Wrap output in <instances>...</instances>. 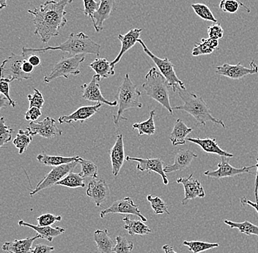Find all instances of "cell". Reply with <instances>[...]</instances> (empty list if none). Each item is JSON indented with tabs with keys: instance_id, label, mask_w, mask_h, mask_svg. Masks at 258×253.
Here are the masks:
<instances>
[{
	"instance_id": "34",
	"label": "cell",
	"mask_w": 258,
	"mask_h": 253,
	"mask_svg": "<svg viewBox=\"0 0 258 253\" xmlns=\"http://www.w3.org/2000/svg\"><path fill=\"white\" fill-rule=\"evenodd\" d=\"M33 136L28 130H19V133L16 135L15 139L14 140V146L19 149V154H24L27 151V148L30 146L32 141Z\"/></svg>"
},
{
	"instance_id": "11",
	"label": "cell",
	"mask_w": 258,
	"mask_h": 253,
	"mask_svg": "<svg viewBox=\"0 0 258 253\" xmlns=\"http://www.w3.org/2000/svg\"><path fill=\"white\" fill-rule=\"evenodd\" d=\"M216 72L222 76L227 77L231 79L239 80L248 75H253L258 72L257 64L251 61L250 68L242 65L241 62L236 64L225 63L217 67Z\"/></svg>"
},
{
	"instance_id": "33",
	"label": "cell",
	"mask_w": 258,
	"mask_h": 253,
	"mask_svg": "<svg viewBox=\"0 0 258 253\" xmlns=\"http://www.w3.org/2000/svg\"><path fill=\"white\" fill-rule=\"evenodd\" d=\"M156 111H150V117L148 119L140 123H135L132 125L134 130L137 129L139 131V135H152L156 133V126H155L154 116Z\"/></svg>"
},
{
	"instance_id": "9",
	"label": "cell",
	"mask_w": 258,
	"mask_h": 253,
	"mask_svg": "<svg viewBox=\"0 0 258 253\" xmlns=\"http://www.w3.org/2000/svg\"><path fill=\"white\" fill-rule=\"evenodd\" d=\"M78 163L79 159L71 163L53 167L51 172L38 184L35 189L31 191L30 196L32 197L42 190L51 188L53 185H56L57 182L62 180L68 174L72 173Z\"/></svg>"
},
{
	"instance_id": "51",
	"label": "cell",
	"mask_w": 258,
	"mask_h": 253,
	"mask_svg": "<svg viewBox=\"0 0 258 253\" xmlns=\"http://www.w3.org/2000/svg\"><path fill=\"white\" fill-rule=\"evenodd\" d=\"M241 204L242 206H250L254 208V210L258 213V203L252 202V201L248 200L246 197L242 198L241 199Z\"/></svg>"
},
{
	"instance_id": "25",
	"label": "cell",
	"mask_w": 258,
	"mask_h": 253,
	"mask_svg": "<svg viewBox=\"0 0 258 253\" xmlns=\"http://www.w3.org/2000/svg\"><path fill=\"white\" fill-rule=\"evenodd\" d=\"M19 226L28 227V228L35 230L38 234L40 235L41 238L47 240L49 242H51L54 238L62 234L66 231L64 228H59V227L53 228L51 226H40V225H35L33 224L29 223V222L24 221L22 220H19Z\"/></svg>"
},
{
	"instance_id": "5",
	"label": "cell",
	"mask_w": 258,
	"mask_h": 253,
	"mask_svg": "<svg viewBox=\"0 0 258 253\" xmlns=\"http://www.w3.org/2000/svg\"><path fill=\"white\" fill-rule=\"evenodd\" d=\"M169 87L168 82L156 67L151 68L145 75V82L143 85V88L146 95L160 103L171 115H173V109L169 101Z\"/></svg>"
},
{
	"instance_id": "22",
	"label": "cell",
	"mask_w": 258,
	"mask_h": 253,
	"mask_svg": "<svg viewBox=\"0 0 258 253\" xmlns=\"http://www.w3.org/2000/svg\"><path fill=\"white\" fill-rule=\"evenodd\" d=\"M142 32H143L142 29L136 28L132 29L130 31L127 32L125 35L119 34L117 38L121 42V49L118 55L112 62V64L114 67L116 64L120 62L124 54L129 51L131 48L135 46V43H137V40L140 39Z\"/></svg>"
},
{
	"instance_id": "27",
	"label": "cell",
	"mask_w": 258,
	"mask_h": 253,
	"mask_svg": "<svg viewBox=\"0 0 258 253\" xmlns=\"http://www.w3.org/2000/svg\"><path fill=\"white\" fill-rule=\"evenodd\" d=\"M192 131L193 129L187 126L181 119H177L169 136V140L173 146L184 145L187 141V136Z\"/></svg>"
},
{
	"instance_id": "24",
	"label": "cell",
	"mask_w": 258,
	"mask_h": 253,
	"mask_svg": "<svg viewBox=\"0 0 258 253\" xmlns=\"http://www.w3.org/2000/svg\"><path fill=\"white\" fill-rule=\"evenodd\" d=\"M38 238H41V236L37 234L32 238L27 237L23 239L7 241L3 244V249L7 253H32V244Z\"/></svg>"
},
{
	"instance_id": "57",
	"label": "cell",
	"mask_w": 258,
	"mask_h": 253,
	"mask_svg": "<svg viewBox=\"0 0 258 253\" xmlns=\"http://www.w3.org/2000/svg\"><path fill=\"white\" fill-rule=\"evenodd\" d=\"M238 2H239L240 3H241V6L242 7L244 8L245 10H246V11H247L248 13H250V10L249 8L248 7H246L245 5H243V3H242V2L240 1V0H238Z\"/></svg>"
},
{
	"instance_id": "29",
	"label": "cell",
	"mask_w": 258,
	"mask_h": 253,
	"mask_svg": "<svg viewBox=\"0 0 258 253\" xmlns=\"http://www.w3.org/2000/svg\"><path fill=\"white\" fill-rule=\"evenodd\" d=\"M124 222L125 225L123 228L128 231V234L131 236L133 235H140V236H144V235L148 234L151 233L152 230L150 229L148 225H145L143 220H134L128 217H124Z\"/></svg>"
},
{
	"instance_id": "28",
	"label": "cell",
	"mask_w": 258,
	"mask_h": 253,
	"mask_svg": "<svg viewBox=\"0 0 258 253\" xmlns=\"http://www.w3.org/2000/svg\"><path fill=\"white\" fill-rule=\"evenodd\" d=\"M80 156H72V157H64L62 155H48V154H41L37 156V159L40 163L43 164L46 166L56 167L64 164L71 163L74 161L78 160Z\"/></svg>"
},
{
	"instance_id": "43",
	"label": "cell",
	"mask_w": 258,
	"mask_h": 253,
	"mask_svg": "<svg viewBox=\"0 0 258 253\" xmlns=\"http://www.w3.org/2000/svg\"><path fill=\"white\" fill-rule=\"evenodd\" d=\"M241 3L238 0H222L219 8L223 12L235 14L239 10Z\"/></svg>"
},
{
	"instance_id": "8",
	"label": "cell",
	"mask_w": 258,
	"mask_h": 253,
	"mask_svg": "<svg viewBox=\"0 0 258 253\" xmlns=\"http://www.w3.org/2000/svg\"><path fill=\"white\" fill-rule=\"evenodd\" d=\"M26 59L22 54L18 55L12 53L1 64V78H6L11 82L30 79V75L22 70V65Z\"/></svg>"
},
{
	"instance_id": "56",
	"label": "cell",
	"mask_w": 258,
	"mask_h": 253,
	"mask_svg": "<svg viewBox=\"0 0 258 253\" xmlns=\"http://www.w3.org/2000/svg\"><path fill=\"white\" fill-rule=\"evenodd\" d=\"M8 0H0V9L3 10L8 6Z\"/></svg>"
},
{
	"instance_id": "55",
	"label": "cell",
	"mask_w": 258,
	"mask_h": 253,
	"mask_svg": "<svg viewBox=\"0 0 258 253\" xmlns=\"http://www.w3.org/2000/svg\"><path fill=\"white\" fill-rule=\"evenodd\" d=\"M162 249L164 251V253H177L174 250L173 246L169 245V244H165L163 246Z\"/></svg>"
},
{
	"instance_id": "44",
	"label": "cell",
	"mask_w": 258,
	"mask_h": 253,
	"mask_svg": "<svg viewBox=\"0 0 258 253\" xmlns=\"http://www.w3.org/2000/svg\"><path fill=\"white\" fill-rule=\"evenodd\" d=\"M62 217L60 215L54 216L52 214H43L37 218L38 225L40 226H51L56 222H60Z\"/></svg>"
},
{
	"instance_id": "4",
	"label": "cell",
	"mask_w": 258,
	"mask_h": 253,
	"mask_svg": "<svg viewBox=\"0 0 258 253\" xmlns=\"http://www.w3.org/2000/svg\"><path fill=\"white\" fill-rule=\"evenodd\" d=\"M142 93L138 87L131 80L129 74L126 73L122 80V85L117 88L116 95L117 102V112L113 116L114 122L118 125L120 120H128L123 117L124 112L131 109H141L143 103L140 102Z\"/></svg>"
},
{
	"instance_id": "47",
	"label": "cell",
	"mask_w": 258,
	"mask_h": 253,
	"mask_svg": "<svg viewBox=\"0 0 258 253\" xmlns=\"http://www.w3.org/2000/svg\"><path fill=\"white\" fill-rule=\"evenodd\" d=\"M10 82L7 80L3 79L1 78V83H0V91H1V94L4 95L5 97L8 98V101L10 102V106H12L13 108H15L17 103L15 101L12 99L10 96Z\"/></svg>"
},
{
	"instance_id": "12",
	"label": "cell",
	"mask_w": 258,
	"mask_h": 253,
	"mask_svg": "<svg viewBox=\"0 0 258 253\" xmlns=\"http://www.w3.org/2000/svg\"><path fill=\"white\" fill-rule=\"evenodd\" d=\"M229 159H230V157H222L221 162L217 165V170L213 171V172H211V171L205 172V175L209 178L219 179H219L226 178V177L241 175L242 174H252L250 170L257 167V164L249 167H235L230 165Z\"/></svg>"
},
{
	"instance_id": "41",
	"label": "cell",
	"mask_w": 258,
	"mask_h": 253,
	"mask_svg": "<svg viewBox=\"0 0 258 253\" xmlns=\"http://www.w3.org/2000/svg\"><path fill=\"white\" fill-rule=\"evenodd\" d=\"M13 132L14 130L7 126L5 123V117H2L0 119V146L1 147L11 141Z\"/></svg>"
},
{
	"instance_id": "49",
	"label": "cell",
	"mask_w": 258,
	"mask_h": 253,
	"mask_svg": "<svg viewBox=\"0 0 258 253\" xmlns=\"http://www.w3.org/2000/svg\"><path fill=\"white\" fill-rule=\"evenodd\" d=\"M54 250V246L46 245V244H38L32 250V253H51Z\"/></svg>"
},
{
	"instance_id": "10",
	"label": "cell",
	"mask_w": 258,
	"mask_h": 253,
	"mask_svg": "<svg viewBox=\"0 0 258 253\" xmlns=\"http://www.w3.org/2000/svg\"><path fill=\"white\" fill-rule=\"evenodd\" d=\"M109 214H132L140 217L143 222H146L147 218L142 214L138 206L135 204L130 197H125L122 199L114 201L112 205L100 212L101 218Z\"/></svg>"
},
{
	"instance_id": "37",
	"label": "cell",
	"mask_w": 258,
	"mask_h": 253,
	"mask_svg": "<svg viewBox=\"0 0 258 253\" xmlns=\"http://www.w3.org/2000/svg\"><path fill=\"white\" fill-rule=\"evenodd\" d=\"M183 245L188 246V249L193 253H200L219 247V243L205 242L201 241H183Z\"/></svg>"
},
{
	"instance_id": "26",
	"label": "cell",
	"mask_w": 258,
	"mask_h": 253,
	"mask_svg": "<svg viewBox=\"0 0 258 253\" xmlns=\"http://www.w3.org/2000/svg\"><path fill=\"white\" fill-rule=\"evenodd\" d=\"M95 242L100 253H114V247L116 245V239H113L109 235L107 229L96 230L93 233Z\"/></svg>"
},
{
	"instance_id": "52",
	"label": "cell",
	"mask_w": 258,
	"mask_h": 253,
	"mask_svg": "<svg viewBox=\"0 0 258 253\" xmlns=\"http://www.w3.org/2000/svg\"><path fill=\"white\" fill-rule=\"evenodd\" d=\"M34 66L32 64H30V62L27 61V59H26L24 61L23 65H22V70L27 75H30L31 74L32 71L34 70Z\"/></svg>"
},
{
	"instance_id": "50",
	"label": "cell",
	"mask_w": 258,
	"mask_h": 253,
	"mask_svg": "<svg viewBox=\"0 0 258 253\" xmlns=\"http://www.w3.org/2000/svg\"><path fill=\"white\" fill-rule=\"evenodd\" d=\"M27 59L34 67H38V66L41 64V59H40V56L37 55L36 54H30Z\"/></svg>"
},
{
	"instance_id": "40",
	"label": "cell",
	"mask_w": 258,
	"mask_h": 253,
	"mask_svg": "<svg viewBox=\"0 0 258 253\" xmlns=\"http://www.w3.org/2000/svg\"><path fill=\"white\" fill-rule=\"evenodd\" d=\"M134 249V243L125 237L117 236L116 237V245L114 247V253H132Z\"/></svg>"
},
{
	"instance_id": "32",
	"label": "cell",
	"mask_w": 258,
	"mask_h": 253,
	"mask_svg": "<svg viewBox=\"0 0 258 253\" xmlns=\"http://www.w3.org/2000/svg\"><path fill=\"white\" fill-rule=\"evenodd\" d=\"M224 222L226 225H229L230 228H236L241 232V233L247 235V236H258V226L253 225L251 222L245 220L244 222H236L231 221V220H225Z\"/></svg>"
},
{
	"instance_id": "54",
	"label": "cell",
	"mask_w": 258,
	"mask_h": 253,
	"mask_svg": "<svg viewBox=\"0 0 258 253\" xmlns=\"http://www.w3.org/2000/svg\"><path fill=\"white\" fill-rule=\"evenodd\" d=\"M10 106V102L8 98L2 94L0 95V109H3L6 106Z\"/></svg>"
},
{
	"instance_id": "14",
	"label": "cell",
	"mask_w": 258,
	"mask_h": 253,
	"mask_svg": "<svg viewBox=\"0 0 258 253\" xmlns=\"http://www.w3.org/2000/svg\"><path fill=\"white\" fill-rule=\"evenodd\" d=\"M101 79L102 78L96 74L93 75L91 80L88 83L82 85L81 87L82 90V98L86 101H90V102L104 103V104L112 106V107L117 106V101L110 102L103 96L99 85Z\"/></svg>"
},
{
	"instance_id": "17",
	"label": "cell",
	"mask_w": 258,
	"mask_h": 253,
	"mask_svg": "<svg viewBox=\"0 0 258 253\" xmlns=\"http://www.w3.org/2000/svg\"><path fill=\"white\" fill-rule=\"evenodd\" d=\"M86 193L87 196L91 198L98 207L109 197V188L104 180L93 179L88 183Z\"/></svg>"
},
{
	"instance_id": "31",
	"label": "cell",
	"mask_w": 258,
	"mask_h": 253,
	"mask_svg": "<svg viewBox=\"0 0 258 253\" xmlns=\"http://www.w3.org/2000/svg\"><path fill=\"white\" fill-rule=\"evenodd\" d=\"M219 47V40L213 38H203L201 43H195L192 49V56L207 55L214 52Z\"/></svg>"
},
{
	"instance_id": "42",
	"label": "cell",
	"mask_w": 258,
	"mask_h": 253,
	"mask_svg": "<svg viewBox=\"0 0 258 253\" xmlns=\"http://www.w3.org/2000/svg\"><path fill=\"white\" fill-rule=\"evenodd\" d=\"M27 99L30 102V107H36L41 109L43 107L45 101L43 95L39 90L34 89L33 94L27 95Z\"/></svg>"
},
{
	"instance_id": "16",
	"label": "cell",
	"mask_w": 258,
	"mask_h": 253,
	"mask_svg": "<svg viewBox=\"0 0 258 253\" xmlns=\"http://www.w3.org/2000/svg\"><path fill=\"white\" fill-rule=\"evenodd\" d=\"M176 182L183 185L184 188L185 197L182 200V204L183 206L191 200L206 197V192L203 185L198 180L193 178V174L188 177L177 179Z\"/></svg>"
},
{
	"instance_id": "7",
	"label": "cell",
	"mask_w": 258,
	"mask_h": 253,
	"mask_svg": "<svg viewBox=\"0 0 258 253\" xmlns=\"http://www.w3.org/2000/svg\"><path fill=\"white\" fill-rule=\"evenodd\" d=\"M137 43L141 45L143 48V51L151 59L153 62L156 64V67L159 68V71L164 75V78L168 82L169 87L172 89L174 93H176L177 87H180V88L184 89L185 87L183 82L177 77L176 72L175 71V67L174 64L172 63L170 60L167 58L161 59L159 56H156L150 51L149 48L147 47L146 45L142 39L137 40Z\"/></svg>"
},
{
	"instance_id": "18",
	"label": "cell",
	"mask_w": 258,
	"mask_h": 253,
	"mask_svg": "<svg viewBox=\"0 0 258 253\" xmlns=\"http://www.w3.org/2000/svg\"><path fill=\"white\" fill-rule=\"evenodd\" d=\"M101 106H102V103H98L96 105H93V106H82L70 115H63L59 117L58 121L60 124L66 123L72 125V122H80L82 123L98 113Z\"/></svg>"
},
{
	"instance_id": "36",
	"label": "cell",
	"mask_w": 258,
	"mask_h": 253,
	"mask_svg": "<svg viewBox=\"0 0 258 253\" xmlns=\"http://www.w3.org/2000/svg\"><path fill=\"white\" fill-rule=\"evenodd\" d=\"M79 163L82 167V171L80 173L81 177H83L84 179L87 178V177L98 179V168L94 162L80 157Z\"/></svg>"
},
{
	"instance_id": "30",
	"label": "cell",
	"mask_w": 258,
	"mask_h": 253,
	"mask_svg": "<svg viewBox=\"0 0 258 253\" xmlns=\"http://www.w3.org/2000/svg\"><path fill=\"white\" fill-rule=\"evenodd\" d=\"M90 67L101 78H108L115 73L114 67L112 65V62H109L105 58H98V59H95L90 64Z\"/></svg>"
},
{
	"instance_id": "39",
	"label": "cell",
	"mask_w": 258,
	"mask_h": 253,
	"mask_svg": "<svg viewBox=\"0 0 258 253\" xmlns=\"http://www.w3.org/2000/svg\"><path fill=\"white\" fill-rule=\"evenodd\" d=\"M147 199L151 204L153 212L156 214H169L168 211V206L167 204L163 201L159 196H153V195H148L147 196Z\"/></svg>"
},
{
	"instance_id": "46",
	"label": "cell",
	"mask_w": 258,
	"mask_h": 253,
	"mask_svg": "<svg viewBox=\"0 0 258 253\" xmlns=\"http://www.w3.org/2000/svg\"><path fill=\"white\" fill-rule=\"evenodd\" d=\"M208 34L210 38L219 40L223 38L224 30L219 23H214L208 28Z\"/></svg>"
},
{
	"instance_id": "15",
	"label": "cell",
	"mask_w": 258,
	"mask_h": 253,
	"mask_svg": "<svg viewBox=\"0 0 258 253\" xmlns=\"http://www.w3.org/2000/svg\"><path fill=\"white\" fill-rule=\"evenodd\" d=\"M126 161H135L138 162L137 169L140 172H147L148 173L155 172L159 174L162 178L163 183L165 185L169 184V180L167 175L164 172V162L160 158H138V157H132L127 156L125 157Z\"/></svg>"
},
{
	"instance_id": "23",
	"label": "cell",
	"mask_w": 258,
	"mask_h": 253,
	"mask_svg": "<svg viewBox=\"0 0 258 253\" xmlns=\"http://www.w3.org/2000/svg\"><path fill=\"white\" fill-rule=\"evenodd\" d=\"M186 141L198 145L205 152L208 154H218L221 157H230V158L234 157L233 154H230L220 148L217 142V140L214 138H187Z\"/></svg>"
},
{
	"instance_id": "19",
	"label": "cell",
	"mask_w": 258,
	"mask_h": 253,
	"mask_svg": "<svg viewBox=\"0 0 258 253\" xmlns=\"http://www.w3.org/2000/svg\"><path fill=\"white\" fill-rule=\"evenodd\" d=\"M115 8V0H100L99 8L91 19L96 32L98 33L104 30V22L110 17Z\"/></svg>"
},
{
	"instance_id": "20",
	"label": "cell",
	"mask_w": 258,
	"mask_h": 253,
	"mask_svg": "<svg viewBox=\"0 0 258 253\" xmlns=\"http://www.w3.org/2000/svg\"><path fill=\"white\" fill-rule=\"evenodd\" d=\"M109 153H110V159L112 162V173L114 177H117L120 173L125 160V149H124L123 136L122 134L117 135L115 143L110 149Z\"/></svg>"
},
{
	"instance_id": "2",
	"label": "cell",
	"mask_w": 258,
	"mask_h": 253,
	"mask_svg": "<svg viewBox=\"0 0 258 253\" xmlns=\"http://www.w3.org/2000/svg\"><path fill=\"white\" fill-rule=\"evenodd\" d=\"M48 51H61L68 53L71 56L80 55V54H96L99 56L101 52V45L93 41L88 35L83 32L76 34L71 33L67 40L59 46H48V47L35 48H22V55L27 59L32 54L44 53Z\"/></svg>"
},
{
	"instance_id": "1",
	"label": "cell",
	"mask_w": 258,
	"mask_h": 253,
	"mask_svg": "<svg viewBox=\"0 0 258 253\" xmlns=\"http://www.w3.org/2000/svg\"><path fill=\"white\" fill-rule=\"evenodd\" d=\"M74 0H48L40 5L38 8L28 10L27 12L33 16L35 30L34 34L38 35L43 43L54 37L59 36V30L67 24L66 7Z\"/></svg>"
},
{
	"instance_id": "3",
	"label": "cell",
	"mask_w": 258,
	"mask_h": 253,
	"mask_svg": "<svg viewBox=\"0 0 258 253\" xmlns=\"http://www.w3.org/2000/svg\"><path fill=\"white\" fill-rule=\"evenodd\" d=\"M177 91L183 104L175 106L172 108L173 110L175 109V110L185 111L192 116L198 125L206 126L208 122H211L220 125L223 128H225L226 126L223 121L218 119L212 115L211 109L203 98L198 97L194 93H188L186 89L184 90L180 88V87H177Z\"/></svg>"
},
{
	"instance_id": "21",
	"label": "cell",
	"mask_w": 258,
	"mask_h": 253,
	"mask_svg": "<svg viewBox=\"0 0 258 253\" xmlns=\"http://www.w3.org/2000/svg\"><path fill=\"white\" fill-rule=\"evenodd\" d=\"M198 157V154H195L192 150L180 149V151H177L173 163L164 167V172L166 174L172 173V172H179V171L188 168L191 165L193 159Z\"/></svg>"
},
{
	"instance_id": "35",
	"label": "cell",
	"mask_w": 258,
	"mask_h": 253,
	"mask_svg": "<svg viewBox=\"0 0 258 253\" xmlns=\"http://www.w3.org/2000/svg\"><path fill=\"white\" fill-rule=\"evenodd\" d=\"M85 179L81 177L80 174H74L72 172L68 174L62 180L56 183V185L67 187L70 188H85Z\"/></svg>"
},
{
	"instance_id": "48",
	"label": "cell",
	"mask_w": 258,
	"mask_h": 253,
	"mask_svg": "<svg viewBox=\"0 0 258 253\" xmlns=\"http://www.w3.org/2000/svg\"><path fill=\"white\" fill-rule=\"evenodd\" d=\"M41 111L38 108H29L28 110L26 112L24 118H25L26 120L35 122V121L38 120L41 117Z\"/></svg>"
},
{
	"instance_id": "45",
	"label": "cell",
	"mask_w": 258,
	"mask_h": 253,
	"mask_svg": "<svg viewBox=\"0 0 258 253\" xmlns=\"http://www.w3.org/2000/svg\"><path fill=\"white\" fill-rule=\"evenodd\" d=\"M83 3L84 14L87 18H90L92 19L93 14L99 8L100 3H98L96 0H83Z\"/></svg>"
},
{
	"instance_id": "38",
	"label": "cell",
	"mask_w": 258,
	"mask_h": 253,
	"mask_svg": "<svg viewBox=\"0 0 258 253\" xmlns=\"http://www.w3.org/2000/svg\"><path fill=\"white\" fill-rule=\"evenodd\" d=\"M191 6L195 14L203 20L209 21V22H212L213 23H218L217 19L214 17L211 9L206 5L197 3V4L191 5Z\"/></svg>"
},
{
	"instance_id": "53",
	"label": "cell",
	"mask_w": 258,
	"mask_h": 253,
	"mask_svg": "<svg viewBox=\"0 0 258 253\" xmlns=\"http://www.w3.org/2000/svg\"><path fill=\"white\" fill-rule=\"evenodd\" d=\"M257 171H256L255 182H254V196H255L256 203H258V157L257 159Z\"/></svg>"
},
{
	"instance_id": "6",
	"label": "cell",
	"mask_w": 258,
	"mask_h": 253,
	"mask_svg": "<svg viewBox=\"0 0 258 253\" xmlns=\"http://www.w3.org/2000/svg\"><path fill=\"white\" fill-rule=\"evenodd\" d=\"M84 54L74 56H62L53 67L51 72L44 77L43 81L48 83L59 77L69 79V75H78L80 73V64L85 62Z\"/></svg>"
},
{
	"instance_id": "13",
	"label": "cell",
	"mask_w": 258,
	"mask_h": 253,
	"mask_svg": "<svg viewBox=\"0 0 258 253\" xmlns=\"http://www.w3.org/2000/svg\"><path fill=\"white\" fill-rule=\"evenodd\" d=\"M27 130L32 136L39 135L43 138L48 139L55 138L62 134V130L56 127L54 119L48 117L41 122H30V125L27 127Z\"/></svg>"
}]
</instances>
